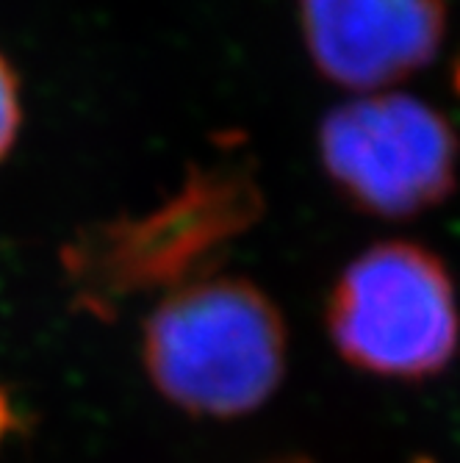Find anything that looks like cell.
<instances>
[{
	"mask_svg": "<svg viewBox=\"0 0 460 463\" xmlns=\"http://www.w3.org/2000/svg\"><path fill=\"white\" fill-rule=\"evenodd\" d=\"M142 358L155 392L183 413L239 419L280 389L288 333L256 283L200 278L147 317Z\"/></svg>",
	"mask_w": 460,
	"mask_h": 463,
	"instance_id": "cell-1",
	"label": "cell"
},
{
	"mask_svg": "<svg viewBox=\"0 0 460 463\" xmlns=\"http://www.w3.org/2000/svg\"><path fill=\"white\" fill-rule=\"evenodd\" d=\"M261 214V192L239 166H202L145 217L98 225L64 250L80 303L100 317L122 298L208 278L222 250Z\"/></svg>",
	"mask_w": 460,
	"mask_h": 463,
	"instance_id": "cell-2",
	"label": "cell"
},
{
	"mask_svg": "<svg viewBox=\"0 0 460 463\" xmlns=\"http://www.w3.org/2000/svg\"><path fill=\"white\" fill-rule=\"evenodd\" d=\"M327 333L358 372L422 383L460 350L452 275L433 250L380 241L344 267L327 298Z\"/></svg>",
	"mask_w": 460,
	"mask_h": 463,
	"instance_id": "cell-3",
	"label": "cell"
},
{
	"mask_svg": "<svg viewBox=\"0 0 460 463\" xmlns=\"http://www.w3.org/2000/svg\"><path fill=\"white\" fill-rule=\"evenodd\" d=\"M330 181L361 212L408 220L444 203L457 181L452 122L410 95H366L333 109L319 128Z\"/></svg>",
	"mask_w": 460,
	"mask_h": 463,
	"instance_id": "cell-4",
	"label": "cell"
},
{
	"mask_svg": "<svg viewBox=\"0 0 460 463\" xmlns=\"http://www.w3.org/2000/svg\"><path fill=\"white\" fill-rule=\"evenodd\" d=\"M316 70L352 92H374L427 67L446 31L444 0H300Z\"/></svg>",
	"mask_w": 460,
	"mask_h": 463,
	"instance_id": "cell-5",
	"label": "cell"
},
{
	"mask_svg": "<svg viewBox=\"0 0 460 463\" xmlns=\"http://www.w3.org/2000/svg\"><path fill=\"white\" fill-rule=\"evenodd\" d=\"M20 131V92L9 61L0 56V158L9 153Z\"/></svg>",
	"mask_w": 460,
	"mask_h": 463,
	"instance_id": "cell-6",
	"label": "cell"
},
{
	"mask_svg": "<svg viewBox=\"0 0 460 463\" xmlns=\"http://www.w3.org/2000/svg\"><path fill=\"white\" fill-rule=\"evenodd\" d=\"M20 428V416L14 408V400L6 386H0V447L6 444V439Z\"/></svg>",
	"mask_w": 460,
	"mask_h": 463,
	"instance_id": "cell-7",
	"label": "cell"
},
{
	"mask_svg": "<svg viewBox=\"0 0 460 463\" xmlns=\"http://www.w3.org/2000/svg\"><path fill=\"white\" fill-rule=\"evenodd\" d=\"M275 463H311L308 458H283V460H275Z\"/></svg>",
	"mask_w": 460,
	"mask_h": 463,
	"instance_id": "cell-8",
	"label": "cell"
},
{
	"mask_svg": "<svg viewBox=\"0 0 460 463\" xmlns=\"http://www.w3.org/2000/svg\"><path fill=\"white\" fill-rule=\"evenodd\" d=\"M455 90L460 92V61L455 64Z\"/></svg>",
	"mask_w": 460,
	"mask_h": 463,
	"instance_id": "cell-9",
	"label": "cell"
},
{
	"mask_svg": "<svg viewBox=\"0 0 460 463\" xmlns=\"http://www.w3.org/2000/svg\"><path fill=\"white\" fill-rule=\"evenodd\" d=\"M413 463H433V460H427V458H419V460H413Z\"/></svg>",
	"mask_w": 460,
	"mask_h": 463,
	"instance_id": "cell-10",
	"label": "cell"
}]
</instances>
